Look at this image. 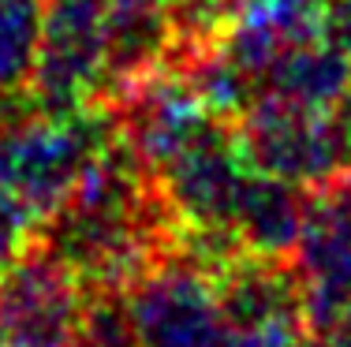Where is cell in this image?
<instances>
[{"instance_id":"11","label":"cell","mask_w":351,"mask_h":347,"mask_svg":"<svg viewBox=\"0 0 351 347\" xmlns=\"http://www.w3.org/2000/svg\"><path fill=\"white\" fill-rule=\"evenodd\" d=\"M311 347H351V310H348V313H340V318L332 321L329 329L314 333Z\"/></svg>"},{"instance_id":"5","label":"cell","mask_w":351,"mask_h":347,"mask_svg":"<svg viewBox=\"0 0 351 347\" xmlns=\"http://www.w3.org/2000/svg\"><path fill=\"white\" fill-rule=\"evenodd\" d=\"M90 284L45 246L0 272V340L15 347H82Z\"/></svg>"},{"instance_id":"7","label":"cell","mask_w":351,"mask_h":347,"mask_svg":"<svg viewBox=\"0 0 351 347\" xmlns=\"http://www.w3.org/2000/svg\"><path fill=\"white\" fill-rule=\"evenodd\" d=\"M348 82H351V64L340 56V49L325 38H311L291 45L288 53H280L273 60V68L262 79V94L325 112L344 94Z\"/></svg>"},{"instance_id":"4","label":"cell","mask_w":351,"mask_h":347,"mask_svg":"<svg viewBox=\"0 0 351 347\" xmlns=\"http://www.w3.org/2000/svg\"><path fill=\"white\" fill-rule=\"evenodd\" d=\"M236 131L254 168L311 194L351 176V150L340 138L329 109H303L262 94L236 120Z\"/></svg>"},{"instance_id":"6","label":"cell","mask_w":351,"mask_h":347,"mask_svg":"<svg viewBox=\"0 0 351 347\" xmlns=\"http://www.w3.org/2000/svg\"><path fill=\"white\" fill-rule=\"evenodd\" d=\"M295 261L306 284L311 325L322 333L351 310V176L311 194Z\"/></svg>"},{"instance_id":"10","label":"cell","mask_w":351,"mask_h":347,"mask_svg":"<svg viewBox=\"0 0 351 347\" xmlns=\"http://www.w3.org/2000/svg\"><path fill=\"white\" fill-rule=\"evenodd\" d=\"M322 38L332 41L340 49V56L351 64V0H325Z\"/></svg>"},{"instance_id":"2","label":"cell","mask_w":351,"mask_h":347,"mask_svg":"<svg viewBox=\"0 0 351 347\" xmlns=\"http://www.w3.org/2000/svg\"><path fill=\"white\" fill-rule=\"evenodd\" d=\"M138 347H269L224 313L213 269L187 246H176L128 287Z\"/></svg>"},{"instance_id":"8","label":"cell","mask_w":351,"mask_h":347,"mask_svg":"<svg viewBox=\"0 0 351 347\" xmlns=\"http://www.w3.org/2000/svg\"><path fill=\"white\" fill-rule=\"evenodd\" d=\"M41 34V0H0V101L30 86Z\"/></svg>"},{"instance_id":"12","label":"cell","mask_w":351,"mask_h":347,"mask_svg":"<svg viewBox=\"0 0 351 347\" xmlns=\"http://www.w3.org/2000/svg\"><path fill=\"white\" fill-rule=\"evenodd\" d=\"M329 116H332V123H337L340 138H344L348 150H351V82L344 86V94H340L337 101L329 105Z\"/></svg>"},{"instance_id":"3","label":"cell","mask_w":351,"mask_h":347,"mask_svg":"<svg viewBox=\"0 0 351 347\" xmlns=\"http://www.w3.org/2000/svg\"><path fill=\"white\" fill-rule=\"evenodd\" d=\"M112 82L108 0H41V34L27 97L45 112L101 105Z\"/></svg>"},{"instance_id":"13","label":"cell","mask_w":351,"mask_h":347,"mask_svg":"<svg viewBox=\"0 0 351 347\" xmlns=\"http://www.w3.org/2000/svg\"><path fill=\"white\" fill-rule=\"evenodd\" d=\"M0 347H15V344H4V340H0Z\"/></svg>"},{"instance_id":"1","label":"cell","mask_w":351,"mask_h":347,"mask_svg":"<svg viewBox=\"0 0 351 347\" xmlns=\"http://www.w3.org/2000/svg\"><path fill=\"white\" fill-rule=\"evenodd\" d=\"M116 135L120 120L108 105L45 112L23 90L0 101V187L23 194L49 220Z\"/></svg>"},{"instance_id":"9","label":"cell","mask_w":351,"mask_h":347,"mask_svg":"<svg viewBox=\"0 0 351 347\" xmlns=\"http://www.w3.org/2000/svg\"><path fill=\"white\" fill-rule=\"evenodd\" d=\"M41 235H45V217L12 187H0V272L38 250Z\"/></svg>"}]
</instances>
